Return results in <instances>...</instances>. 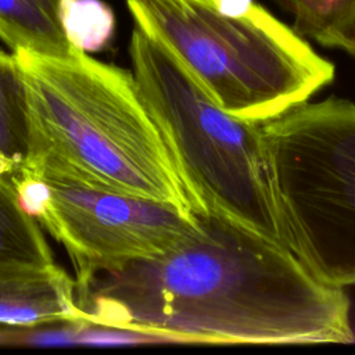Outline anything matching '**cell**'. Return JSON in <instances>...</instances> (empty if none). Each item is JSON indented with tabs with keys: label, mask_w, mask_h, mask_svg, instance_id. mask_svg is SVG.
<instances>
[{
	"label": "cell",
	"mask_w": 355,
	"mask_h": 355,
	"mask_svg": "<svg viewBox=\"0 0 355 355\" xmlns=\"http://www.w3.org/2000/svg\"><path fill=\"white\" fill-rule=\"evenodd\" d=\"M85 323L197 344L349 343L345 287L288 245L198 212L173 245L100 272L78 287Z\"/></svg>",
	"instance_id": "1"
},
{
	"label": "cell",
	"mask_w": 355,
	"mask_h": 355,
	"mask_svg": "<svg viewBox=\"0 0 355 355\" xmlns=\"http://www.w3.org/2000/svg\"><path fill=\"white\" fill-rule=\"evenodd\" d=\"M12 53L28 98L26 168L197 212L132 71L76 49Z\"/></svg>",
	"instance_id": "2"
},
{
	"label": "cell",
	"mask_w": 355,
	"mask_h": 355,
	"mask_svg": "<svg viewBox=\"0 0 355 355\" xmlns=\"http://www.w3.org/2000/svg\"><path fill=\"white\" fill-rule=\"evenodd\" d=\"M136 26L162 44L227 114L273 119L333 82L334 65L261 4L243 17L212 0H126Z\"/></svg>",
	"instance_id": "3"
},
{
	"label": "cell",
	"mask_w": 355,
	"mask_h": 355,
	"mask_svg": "<svg viewBox=\"0 0 355 355\" xmlns=\"http://www.w3.org/2000/svg\"><path fill=\"white\" fill-rule=\"evenodd\" d=\"M129 55L196 211L244 223L294 251L269 182L262 122L219 108L175 57L136 25Z\"/></svg>",
	"instance_id": "4"
},
{
	"label": "cell",
	"mask_w": 355,
	"mask_h": 355,
	"mask_svg": "<svg viewBox=\"0 0 355 355\" xmlns=\"http://www.w3.org/2000/svg\"><path fill=\"white\" fill-rule=\"evenodd\" d=\"M261 126L295 254L329 283L355 286V103L305 101Z\"/></svg>",
	"instance_id": "5"
},
{
	"label": "cell",
	"mask_w": 355,
	"mask_h": 355,
	"mask_svg": "<svg viewBox=\"0 0 355 355\" xmlns=\"http://www.w3.org/2000/svg\"><path fill=\"white\" fill-rule=\"evenodd\" d=\"M12 183L25 211L64 245L76 287L100 272L165 251L197 216L172 204L36 172L24 162Z\"/></svg>",
	"instance_id": "6"
},
{
	"label": "cell",
	"mask_w": 355,
	"mask_h": 355,
	"mask_svg": "<svg viewBox=\"0 0 355 355\" xmlns=\"http://www.w3.org/2000/svg\"><path fill=\"white\" fill-rule=\"evenodd\" d=\"M0 323L18 327L85 323L75 279L55 262L0 268Z\"/></svg>",
	"instance_id": "7"
},
{
	"label": "cell",
	"mask_w": 355,
	"mask_h": 355,
	"mask_svg": "<svg viewBox=\"0 0 355 355\" xmlns=\"http://www.w3.org/2000/svg\"><path fill=\"white\" fill-rule=\"evenodd\" d=\"M61 0H0V40L12 51L67 57L75 50L61 19Z\"/></svg>",
	"instance_id": "8"
},
{
	"label": "cell",
	"mask_w": 355,
	"mask_h": 355,
	"mask_svg": "<svg viewBox=\"0 0 355 355\" xmlns=\"http://www.w3.org/2000/svg\"><path fill=\"white\" fill-rule=\"evenodd\" d=\"M54 263L40 223L18 200L12 175L0 178V268Z\"/></svg>",
	"instance_id": "9"
},
{
	"label": "cell",
	"mask_w": 355,
	"mask_h": 355,
	"mask_svg": "<svg viewBox=\"0 0 355 355\" xmlns=\"http://www.w3.org/2000/svg\"><path fill=\"white\" fill-rule=\"evenodd\" d=\"M29 148L26 87L15 54L0 50V151L25 161Z\"/></svg>",
	"instance_id": "10"
},
{
	"label": "cell",
	"mask_w": 355,
	"mask_h": 355,
	"mask_svg": "<svg viewBox=\"0 0 355 355\" xmlns=\"http://www.w3.org/2000/svg\"><path fill=\"white\" fill-rule=\"evenodd\" d=\"M60 19L64 33L76 50H103L115 32L112 8L101 0H61Z\"/></svg>",
	"instance_id": "11"
},
{
	"label": "cell",
	"mask_w": 355,
	"mask_h": 355,
	"mask_svg": "<svg viewBox=\"0 0 355 355\" xmlns=\"http://www.w3.org/2000/svg\"><path fill=\"white\" fill-rule=\"evenodd\" d=\"M294 15V31L326 46L355 17V0H276Z\"/></svg>",
	"instance_id": "12"
},
{
	"label": "cell",
	"mask_w": 355,
	"mask_h": 355,
	"mask_svg": "<svg viewBox=\"0 0 355 355\" xmlns=\"http://www.w3.org/2000/svg\"><path fill=\"white\" fill-rule=\"evenodd\" d=\"M326 47L343 50L355 60V17L330 37Z\"/></svg>",
	"instance_id": "13"
},
{
	"label": "cell",
	"mask_w": 355,
	"mask_h": 355,
	"mask_svg": "<svg viewBox=\"0 0 355 355\" xmlns=\"http://www.w3.org/2000/svg\"><path fill=\"white\" fill-rule=\"evenodd\" d=\"M219 12L229 17H243L257 4L255 0H212Z\"/></svg>",
	"instance_id": "14"
},
{
	"label": "cell",
	"mask_w": 355,
	"mask_h": 355,
	"mask_svg": "<svg viewBox=\"0 0 355 355\" xmlns=\"http://www.w3.org/2000/svg\"><path fill=\"white\" fill-rule=\"evenodd\" d=\"M21 165H22V161L11 158L7 154L0 151V178L11 176Z\"/></svg>",
	"instance_id": "15"
}]
</instances>
